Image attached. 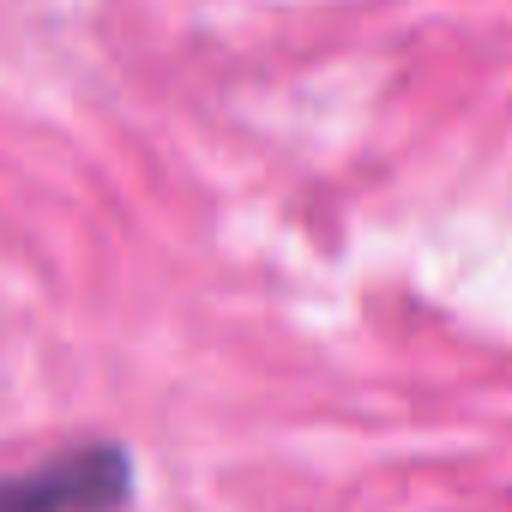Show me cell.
Wrapping results in <instances>:
<instances>
[{"mask_svg":"<svg viewBox=\"0 0 512 512\" xmlns=\"http://www.w3.org/2000/svg\"><path fill=\"white\" fill-rule=\"evenodd\" d=\"M127 500L133 452L115 440H85L31 470L0 476V512H121Z\"/></svg>","mask_w":512,"mask_h":512,"instance_id":"6da1fadb","label":"cell"}]
</instances>
